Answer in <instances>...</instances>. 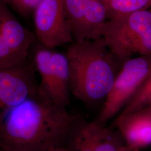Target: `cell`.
<instances>
[{
    "label": "cell",
    "mask_w": 151,
    "mask_h": 151,
    "mask_svg": "<svg viewBox=\"0 0 151 151\" xmlns=\"http://www.w3.org/2000/svg\"><path fill=\"white\" fill-rule=\"evenodd\" d=\"M78 118L38 90L0 118V146L9 151H49L66 145Z\"/></svg>",
    "instance_id": "1"
},
{
    "label": "cell",
    "mask_w": 151,
    "mask_h": 151,
    "mask_svg": "<svg viewBox=\"0 0 151 151\" xmlns=\"http://www.w3.org/2000/svg\"><path fill=\"white\" fill-rule=\"evenodd\" d=\"M65 55L69 65L70 93L87 105L104 101L118 73L117 59L104 40H75Z\"/></svg>",
    "instance_id": "2"
},
{
    "label": "cell",
    "mask_w": 151,
    "mask_h": 151,
    "mask_svg": "<svg viewBox=\"0 0 151 151\" xmlns=\"http://www.w3.org/2000/svg\"><path fill=\"white\" fill-rule=\"evenodd\" d=\"M151 75V55L125 60L104 101L97 123L105 125L119 114Z\"/></svg>",
    "instance_id": "3"
},
{
    "label": "cell",
    "mask_w": 151,
    "mask_h": 151,
    "mask_svg": "<svg viewBox=\"0 0 151 151\" xmlns=\"http://www.w3.org/2000/svg\"><path fill=\"white\" fill-rule=\"evenodd\" d=\"M32 13L36 38L42 45L53 49L72 41L65 0H42Z\"/></svg>",
    "instance_id": "4"
},
{
    "label": "cell",
    "mask_w": 151,
    "mask_h": 151,
    "mask_svg": "<svg viewBox=\"0 0 151 151\" xmlns=\"http://www.w3.org/2000/svg\"><path fill=\"white\" fill-rule=\"evenodd\" d=\"M151 28V8L125 16L108 19L103 27L101 38L119 60L130 58V47L143 33Z\"/></svg>",
    "instance_id": "5"
},
{
    "label": "cell",
    "mask_w": 151,
    "mask_h": 151,
    "mask_svg": "<svg viewBox=\"0 0 151 151\" xmlns=\"http://www.w3.org/2000/svg\"><path fill=\"white\" fill-rule=\"evenodd\" d=\"M66 146L69 151H121L125 144L118 132L78 118Z\"/></svg>",
    "instance_id": "6"
},
{
    "label": "cell",
    "mask_w": 151,
    "mask_h": 151,
    "mask_svg": "<svg viewBox=\"0 0 151 151\" xmlns=\"http://www.w3.org/2000/svg\"><path fill=\"white\" fill-rule=\"evenodd\" d=\"M32 70L25 63L0 70V118L38 91Z\"/></svg>",
    "instance_id": "7"
},
{
    "label": "cell",
    "mask_w": 151,
    "mask_h": 151,
    "mask_svg": "<svg viewBox=\"0 0 151 151\" xmlns=\"http://www.w3.org/2000/svg\"><path fill=\"white\" fill-rule=\"evenodd\" d=\"M126 146L140 151L151 145V110L149 106L118 116L114 123Z\"/></svg>",
    "instance_id": "8"
},
{
    "label": "cell",
    "mask_w": 151,
    "mask_h": 151,
    "mask_svg": "<svg viewBox=\"0 0 151 151\" xmlns=\"http://www.w3.org/2000/svg\"><path fill=\"white\" fill-rule=\"evenodd\" d=\"M0 34L11 49L26 60L35 36L17 20L8 6L0 0Z\"/></svg>",
    "instance_id": "9"
},
{
    "label": "cell",
    "mask_w": 151,
    "mask_h": 151,
    "mask_svg": "<svg viewBox=\"0 0 151 151\" xmlns=\"http://www.w3.org/2000/svg\"><path fill=\"white\" fill-rule=\"evenodd\" d=\"M70 70L65 54L53 51L50 85L44 95L53 103L66 108L70 103Z\"/></svg>",
    "instance_id": "10"
},
{
    "label": "cell",
    "mask_w": 151,
    "mask_h": 151,
    "mask_svg": "<svg viewBox=\"0 0 151 151\" xmlns=\"http://www.w3.org/2000/svg\"><path fill=\"white\" fill-rule=\"evenodd\" d=\"M90 0H65L75 40L85 39V18Z\"/></svg>",
    "instance_id": "11"
},
{
    "label": "cell",
    "mask_w": 151,
    "mask_h": 151,
    "mask_svg": "<svg viewBox=\"0 0 151 151\" xmlns=\"http://www.w3.org/2000/svg\"><path fill=\"white\" fill-rule=\"evenodd\" d=\"M108 19L151 8V0H102Z\"/></svg>",
    "instance_id": "12"
},
{
    "label": "cell",
    "mask_w": 151,
    "mask_h": 151,
    "mask_svg": "<svg viewBox=\"0 0 151 151\" xmlns=\"http://www.w3.org/2000/svg\"><path fill=\"white\" fill-rule=\"evenodd\" d=\"M151 103V75L125 105L118 116L135 112L150 105Z\"/></svg>",
    "instance_id": "13"
},
{
    "label": "cell",
    "mask_w": 151,
    "mask_h": 151,
    "mask_svg": "<svg viewBox=\"0 0 151 151\" xmlns=\"http://www.w3.org/2000/svg\"><path fill=\"white\" fill-rule=\"evenodd\" d=\"M25 63L11 49L0 34V70L10 68Z\"/></svg>",
    "instance_id": "14"
},
{
    "label": "cell",
    "mask_w": 151,
    "mask_h": 151,
    "mask_svg": "<svg viewBox=\"0 0 151 151\" xmlns=\"http://www.w3.org/2000/svg\"><path fill=\"white\" fill-rule=\"evenodd\" d=\"M151 55V28L143 33L131 45L129 50L130 58L133 54Z\"/></svg>",
    "instance_id": "15"
},
{
    "label": "cell",
    "mask_w": 151,
    "mask_h": 151,
    "mask_svg": "<svg viewBox=\"0 0 151 151\" xmlns=\"http://www.w3.org/2000/svg\"><path fill=\"white\" fill-rule=\"evenodd\" d=\"M7 5L10 6L24 16L32 13L42 0H2Z\"/></svg>",
    "instance_id": "16"
},
{
    "label": "cell",
    "mask_w": 151,
    "mask_h": 151,
    "mask_svg": "<svg viewBox=\"0 0 151 151\" xmlns=\"http://www.w3.org/2000/svg\"><path fill=\"white\" fill-rule=\"evenodd\" d=\"M49 151H69V150L66 145H62L54 147Z\"/></svg>",
    "instance_id": "17"
},
{
    "label": "cell",
    "mask_w": 151,
    "mask_h": 151,
    "mask_svg": "<svg viewBox=\"0 0 151 151\" xmlns=\"http://www.w3.org/2000/svg\"><path fill=\"white\" fill-rule=\"evenodd\" d=\"M0 151H7V150H6V149H5L4 148H3V147H2L1 146H0Z\"/></svg>",
    "instance_id": "18"
},
{
    "label": "cell",
    "mask_w": 151,
    "mask_h": 151,
    "mask_svg": "<svg viewBox=\"0 0 151 151\" xmlns=\"http://www.w3.org/2000/svg\"><path fill=\"white\" fill-rule=\"evenodd\" d=\"M149 106V107H150V109H151V104H150V105H149V106Z\"/></svg>",
    "instance_id": "19"
},
{
    "label": "cell",
    "mask_w": 151,
    "mask_h": 151,
    "mask_svg": "<svg viewBox=\"0 0 151 151\" xmlns=\"http://www.w3.org/2000/svg\"></svg>",
    "instance_id": "20"
}]
</instances>
